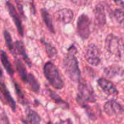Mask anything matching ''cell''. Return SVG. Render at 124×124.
<instances>
[{
	"label": "cell",
	"mask_w": 124,
	"mask_h": 124,
	"mask_svg": "<svg viewBox=\"0 0 124 124\" xmlns=\"http://www.w3.org/2000/svg\"><path fill=\"white\" fill-rule=\"evenodd\" d=\"M69 52L63 59V66L64 70L71 81L74 82H79L81 79V71L79 67L78 59L75 56L77 50L72 46L68 50Z\"/></svg>",
	"instance_id": "1"
},
{
	"label": "cell",
	"mask_w": 124,
	"mask_h": 124,
	"mask_svg": "<svg viewBox=\"0 0 124 124\" xmlns=\"http://www.w3.org/2000/svg\"><path fill=\"white\" fill-rule=\"evenodd\" d=\"M78 93L76 101L84 108H86L88 102H94L96 100L94 90L89 83L85 81H79L78 85Z\"/></svg>",
	"instance_id": "2"
},
{
	"label": "cell",
	"mask_w": 124,
	"mask_h": 124,
	"mask_svg": "<svg viewBox=\"0 0 124 124\" xmlns=\"http://www.w3.org/2000/svg\"><path fill=\"white\" fill-rule=\"evenodd\" d=\"M43 71L45 77L53 88L61 90L64 87V81L61 78L59 70L53 63L47 62L44 65Z\"/></svg>",
	"instance_id": "3"
},
{
	"label": "cell",
	"mask_w": 124,
	"mask_h": 124,
	"mask_svg": "<svg viewBox=\"0 0 124 124\" xmlns=\"http://www.w3.org/2000/svg\"><path fill=\"white\" fill-rule=\"evenodd\" d=\"M105 47L108 53L117 57H121L124 51V45L122 39L113 34H110L107 36Z\"/></svg>",
	"instance_id": "4"
},
{
	"label": "cell",
	"mask_w": 124,
	"mask_h": 124,
	"mask_svg": "<svg viewBox=\"0 0 124 124\" xmlns=\"http://www.w3.org/2000/svg\"><path fill=\"white\" fill-rule=\"evenodd\" d=\"M90 19L85 14H82L77 21V32L83 39H87L90 34Z\"/></svg>",
	"instance_id": "5"
},
{
	"label": "cell",
	"mask_w": 124,
	"mask_h": 124,
	"mask_svg": "<svg viewBox=\"0 0 124 124\" xmlns=\"http://www.w3.org/2000/svg\"><path fill=\"white\" fill-rule=\"evenodd\" d=\"M85 58L91 65L98 66L100 64V51L95 44H92L88 46L85 53Z\"/></svg>",
	"instance_id": "6"
},
{
	"label": "cell",
	"mask_w": 124,
	"mask_h": 124,
	"mask_svg": "<svg viewBox=\"0 0 124 124\" xmlns=\"http://www.w3.org/2000/svg\"><path fill=\"white\" fill-rule=\"evenodd\" d=\"M104 110L108 116L121 115L124 113V109L122 105L113 100L108 101L105 103Z\"/></svg>",
	"instance_id": "7"
},
{
	"label": "cell",
	"mask_w": 124,
	"mask_h": 124,
	"mask_svg": "<svg viewBox=\"0 0 124 124\" xmlns=\"http://www.w3.org/2000/svg\"><path fill=\"white\" fill-rule=\"evenodd\" d=\"M6 5L7 10H8V13H9L10 16L12 17L13 22H14L15 25L16 27L18 33H19V34L21 36H23V35H24V31H23V25H22L21 24V21L19 15H18L15 7L9 1H7Z\"/></svg>",
	"instance_id": "8"
},
{
	"label": "cell",
	"mask_w": 124,
	"mask_h": 124,
	"mask_svg": "<svg viewBox=\"0 0 124 124\" xmlns=\"http://www.w3.org/2000/svg\"><path fill=\"white\" fill-rule=\"evenodd\" d=\"M98 84L100 88L102 90L103 92L106 94L113 96H116L118 94V90L111 81L101 78L98 80Z\"/></svg>",
	"instance_id": "9"
},
{
	"label": "cell",
	"mask_w": 124,
	"mask_h": 124,
	"mask_svg": "<svg viewBox=\"0 0 124 124\" xmlns=\"http://www.w3.org/2000/svg\"><path fill=\"white\" fill-rule=\"evenodd\" d=\"M56 19L63 24H67L72 21L74 13L70 8H62L57 11L54 14Z\"/></svg>",
	"instance_id": "10"
},
{
	"label": "cell",
	"mask_w": 124,
	"mask_h": 124,
	"mask_svg": "<svg viewBox=\"0 0 124 124\" xmlns=\"http://www.w3.org/2000/svg\"><path fill=\"white\" fill-rule=\"evenodd\" d=\"M0 92L2 97V102L7 104L13 111L16 110V102L11 96L9 91L3 82H0Z\"/></svg>",
	"instance_id": "11"
},
{
	"label": "cell",
	"mask_w": 124,
	"mask_h": 124,
	"mask_svg": "<svg viewBox=\"0 0 124 124\" xmlns=\"http://www.w3.org/2000/svg\"><path fill=\"white\" fill-rule=\"evenodd\" d=\"M96 24L99 27H103L106 24V15L104 6L101 4H98L95 6L94 10Z\"/></svg>",
	"instance_id": "12"
},
{
	"label": "cell",
	"mask_w": 124,
	"mask_h": 124,
	"mask_svg": "<svg viewBox=\"0 0 124 124\" xmlns=\"http://www.w3.org/2000/svg\"><path fill=\"white\" fill-rule=\"evenodd\" d=\"M104 73L107 77L113 78L117 76H123L124 75V69L117 65H111L104 69Z\"/></svg>",
	"instance_id": "13"
},
{
	"label": "cell",
	"mask_w": 124,
	"mask_h": 124,
	"mask_svg": "<svg viewBox=\"0 0 124 124\" xmlns=\"http://www.w3.org/2000/svg\"><path fill=\"white\" fill-rule=\"evenodd\" d=\"M15 47L16 51H17V52L19 53V55L22 57L23 59L26 63L27 65L29 67H31V61L30 60L27 54L24 43L21 41H16L15 42Z\"/></svg>",
	"instance_id": "14"
},
{
	"label": "cell",
	"mask_w": 124,
	"mask_h": 124,
	"mask_svg": "<svg viewBox=\"0 0 124 124\" xmlns=\"http://www.w3.org/2000/svg\"><path fill=\"white\" fill-rule=\"evenodd\" d=\"M0 59H1V61L2 62L4 68L6 70L7 73L10 76H13V74H14V70L12 68V64L10 62L8 56H7V53L5 51H0Z\"/></svg>",
	"instance_id": "15"
},
{
	"label": "cell",
	"mask_w": 124,
	"mask_h": 124,
	"mask_svg": "<svg viewBox=\"0 0 124 124\" xmlns=\"http://www.w3.org/2000/svg\"><path fill=\"white\" fill-rule=\"evenodd\" d=\"M41 13L42 19H43L47 27L48 28V29L51 32L54 33V26H53V21H52V18L50 15V13L44 8H42L41 10Z\"/></svg>",
	"instance_id": "16"
},
{
	"label": "cell",
	"mask_w": 124,
	"mask_h": 124,
	"mask_svg": "<svg viewBox=\"0 0 124 124\" xmlns=\"http://www.w3.org/2000/svg\"><path fill=\"white\" fill-rule=\"evenodd\" d=\"M15 65L16 69L18 71V73L19 74V76H20L21 79L24 82H27L28 74L27 73L26 69H25L23 63L21 61L20 59H16L15 60Z\"/></svg>",
	"instance_id": "17"
},
{
	"label": "cell",
	"mask_w": 124,
	"mask_h": 124,
	"mask_svg": "<svg viewBox=\"0 0 124 124\" xmlns=\"http://www.w3.org/2000/svg\"><path fill=\"white\" fill-rule=\"evenodd\" d=\"M26 116L28 121L31 124H41V117L39 115L30 108L27 109Z\"/></svg>",
	"instance_id": "18"
},
{
	"label": "cell",
	"mask_w": 124,
	"mask_h": 124,
	"mask_svg": "<svg viewBox=\"0 0 124 124\" xmlns=\"http://www.w3.org/2000/svg\"><path fill=\"white\" fill-rule=\"evenodd\" d=\"M27 83L29 85L30 89L32 92H35V93H38L39 91V84L38 82L37 79L35 78V76L31 75V73L28 74Z\"/></svg>",
	"instance_id": "19"
},
{
	"label": "cell",
	"mask_w": 124,
	"mask_h": 124,
	"mask_svg": "<svg viewBox=\"0 0 124 124\" xmlns=\"http://www.w3.org/2000/svg\"><path fill=\"white\" fill-rule=\"evenodd\" d=\"M41 41H42V44L44 46L45 49H46L48 56L50 59H54L58 54V51L56 49L55 47L48 42H45L44 41H42V40H41Z\"/></svg>",
	"instance_id": "20"
},
{
	"label": "cell",
	"mask_w": 124,
	"mask_h": 124,
	"mask_svg": "<svg viewBox=\"0 0 124 124\" xmlns=\"http://www.w3.org/2000/svg\"><path fill=\"white\" fill-rule=\"evenodd\" d=\"M4 37L5 41H6V46L8 47V50L10 51L11 53L15 54L16 52L15 47H14V44H13V41H12V36L7 30H5L4 31Z\"/></svg>",
	"instance_id": "21"
},
{
	"label": "cell",
	"mask_w": 124,
	"mask_h": 124,
	"mask_svg": "<svg viewBox=\"0 0 124 124\" xmlns=\"http://www.w3.org/2000/svg\"><path fill=\"white\" fill-rule=\"evenodd\" d=\"M48 93H49V95L51 97V98H52L56 104H59V105H62V106L64 107L65 108H69V105H68L67 103L66 102L64 101L63 100L58 94H56V93H54V92H52L50 90H49Z\"/></svg>",
	"instance_id": "22"
},
{
	"label": "cell",
	"mask_w": 124,
	"mask_h": 124,
	"mask_svg": "<svg viewBox=\"0 0 124 124\" xmlns=\"http://www.w3.org/2000/svg\"><path fill=\"white\" fill-rule=\"evenodd\" d=\"M114 16L116 21L124 28V12L119 9H116L114 12Z\"/></svg>",
	"instance_id": "23"
},
{
	"label": "cell",
	"mask_w": 124,
	"mask_h": 124,
	"mask_svg": "<svg viewBox=\"0 0 124 124\" xmlns=\"http://www.w3.org/2000/svg\"><path fill=\"white\" fill-rule=\"evenodd\" d=\"M15 88L16 93L17 96H18V98L19 99L20 102L22 103V104H25V97H24L23 92H22L21 89L19 87V86L17 84L15 83Z\"/></svg>",
	"instance_id": "24"
},
{
	"label": "cell",
	"mask_w": 124,
	"mask_h": 124,
	"mask_svg": "<svg viewBox=\"0 0 124 124\" xmlns=\"http://www.w3.org/2000/svg\"><path fill=\"white\" fill-rule=\"evenodd\" d=\"M0 123L1 124H10L8 117L5 112H2L0 115Z\"/></svg>",
	"instance_id": "25"
},
{
	"label": "cell",
	"mask_w": 124,
	"mask_h": 124,
	"mask_svg": "<svg viewBox=\"0 0 124 124\" xmlns=\"http://www.w3.org/2000/svg\"><path fill=\"white\" fill-rule=\"evenodd\" d=\"M71 2L78 6H85L87 4L88 0H71Z\"/></svg>",
	"instance_id": "26"
},
{
	"label": "cell",
	"mask_w": 124,
	"mask_h": 124,
	"mask_svg": "<svg viewBox=\"0 0 124 124\" xmlns=\"http://www.w3.org/2000/svg\"><path fill=\"white\" fill-rule=\"evenodd\" d=\"M115 3L120 7L124 12V1L122 0H113Z\"/></svg>",
	"instance_id": "27"
},
{
	"label": "cell",
	"mask_w": 124,
	"mask_h": 124,
	"mask_svg": "<svg viewBox=\"0 0 124 124\" xmlns=\"http://www.w3.org/2000/svg\"><path fill=\"white\" fill-rule=\"evenodd\" d=\"M72 121H71V119H68L65 120H62V121H61L59 122H58L56 124H72Z\"/></svg>",
	"instance_id": "28"
},
{
	"label": "cell",
	"mask_w": 124,
	"mask_h": 124,
	"mask_svg": "<svg viewBox=\"0 0 124 124\" xmlns=\"http://www.w3.org/2000/svg\"><path fill=\"white\" fill-rule=\"evenodd\" d=\"M2 76H3V72H2V69H1V67H0V77H2Z\"/></svg>",
	"instance_id": "29"
},
{
	"label": "cell",
	"mask_w": 124,
	"mask_h": 124,
	"mask_svg": "<svg viewBox=\"0 0 124 124\" xmlns=\"http://www.w3.org/2000/svg\"><path fill=\"white\" fill-rule=\"evenodd\" d=\"M52 124V122H50H50H48V124Z\"/></svg>",
	"instance_id": "30"
}]
</instances>
